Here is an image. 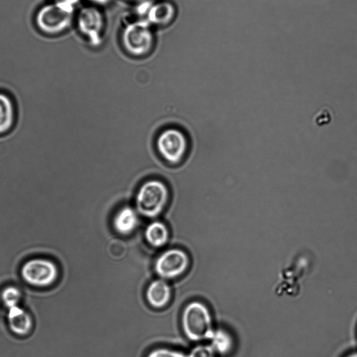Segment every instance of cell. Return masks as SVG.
<instances>
[{
	"instance_id": "obj_11",
	"label": "cell",
	"mask_w": 357,
	"mask_h": 357,
	"mask_svg": "<svg viewBox=\"0 0 357 357\" xmlns=\"http://www.w3.org/2000/svg\"><path fill=\"white\" fill-rule=\"evenodd\" d=\"M170 297L171 288L164 279L152 281L146 289V301L154 308L165 307L169 303Z\"/></svg>"
},
{
	"instance_id": "obj_20",
	"label": "cell",
	"mask_w": 357,
	"mask_h": 357,
	"mask_svg": "<svg viewBox=\"0 0 357 357\" xmlns=\"http://www.w3.org/2000/svg\"><path fill=\"white\" fill-rule=\"evenodd\" d=\"M332 115L330 109L323 107L315 114L314 120L319 126L328 125L332 121Z\"/></svg>"
},
{
	"instance_id": "obj_14",
	"label": "cell",
	"mask_w": 357,
	"mask_h": 357,
	"mask_svg": "<svg viewBox=\"0 0 357 357\" xmlns=\"http://www.w3.org/2000/svg\"><path fill=\"white\" fill-rule=\"evenodd\" d=\"M144 235L147 242L154 248L162 247L169 239L167 226L159 221L150 223L145 230Z\"/></svg>"
},
{
	"instance_id": "obj_4",
	"label": "cell",
	"mask_w": 357,
	"mask_h": 357,
	"mask_svg": "<svg viewBox=\"0 0 357 357\" xmlns=\"http://www.w3.org/2000/svg\"><path fill=\"white\" fill-rule=\"evenodd\" d=\"M121 43L125 51L132 56L146 55L154 44L151 25L145 19L128 23L121 33Z\"/></svg>"
},
{
	"instance_id": "obj_15",
	"label": "cell",
	"mask_w": 357,
	"mask_h": 357,
	"mask_svg": "<svg viewBox=\"0 0 357 357\" xmlns=\"http://www.w3.org/2000/svg\"><path fill=\"white\" fill-rule=\"evenodd\" d=\"M210 346L215 354L226 355L231 352L234 347V340L230 333L224 329L214 330L211 338Z\"/></svg>"
},
{
	"instance_id": "obj_23",
	"label": "cell",
	"mask_w": 357,
	"mask_h": 357,
	"mask_svg": "<svg viewBox=\"0 0 357 357\" xmlns=\"http://www.w3.org/2000/svg\"><path fill=\"white\" fill-rule=\"evenodd\" d=\"M345 357H357V352L351 353Z\"/></svg>"
},
{
	"instance_id": "obj_5",
	"label": "cell",
	"mask_w": 357,
	"mask_h": 357,
	"mask_svg": "<svg viewBox=\"0 0 357 357\" xmlns=\"http://www.w3.org/2000/svg\"><path fill=\"white\" fill-rule=\"evenodd\" d=\"M168 199L167 185L159 180H149L144 183L137 192V210L144 216L155 218L162 212Z\"/></svg>"
},
{
	"instance_id": "obj_7",
	"label": "cell",
	"mask_w": 357,
	"mask_h": 357,
	"mask_svg": "<svg viewBox=\"0 0 357 357\" xmlns=\"http://www.w3.org/2000/svg\"><path fill=\"white\" fill-rule=\"evenodd\" d=\"M187 139L179 130L169 128L162 131L157 139V149L160 155L168 162L176 164L185 154Z\"/></svg>"
},
{
	"instance_id": "obj_9",
	"label": "cell",
	"mask_w": 357,
	"mask_h": 357,
	"mask_svg": "<svg viewBox=\"0 0 357 357\" xmlns=\"http://www.w3.org/2000/svg\"><path fill=\"white\" fill-rule=\"evenodd\" d=\"M6 324L10 332L20 337L28 336L34 327L32 315L20 305L7 310Z\"/></svg>"
},
{
	"instance_id": "obj_3",
	"label": "cell",
	"mask_w": 357,
	"mask_h": 357,
	"mask_svg": "<svg viewBox=\"0 0 357 357\" xmlns=\"http://www.w3.org/2000/svg\"><path fill=\"white\" fill-rule=\"evenodd\" d=\"M20 275L27 285L38 289L48 288L58 281L60 271L56 263L47 257H36L26 260Z\"/></svg>"
},
{
	"instance_id": "obj_1",
	"label": "cell",
	"mask_w": 357,
	"mask_h": 357,
	"mask_svg": "<svg viewBox=\"0 0 357 357\" xmlns=\"http://www.w3.org/2000/svg\"><path fill=\"white\" fill-rule=\"evenodd\" d=\"M75 10V6L63 0L44 4L35 15L36 26L46 35H59L71 26Z\"/></svg>"
},
{
	"instance_id": "obj_22",
	"label": "cell",
	"mask_w": 357,
	"mask_h": 357,
	"mask_svg": "<svg viewBox=\"0 0 357 357\" xmlns=\"http://www.w3.org/2000/svg\"><path fill=\"white\" fill-rule=\"evenodd\" d=\"M63 1L68 2L74 6H76V5L78 4L81 0H63Z\"/></svg>"
},
{
	"instance_id": "obj_19",
	"label": "cell",
	"mask_w": 357,
	"mask_h": 357,
	"mask_svg": "<svg viewBox=\"0 0 357 357\" xmlns=\"http://www.w3.org/2000/svg\"><path fill=\"white\" fill-rule=\"evenodd\" d=\"M146 357H187V355L167 348H158L150 351Z\"/></svg>"
},
{
	"instance_id": "obj_21",
	"label": "cell",
	"mask_w": 357,
	"mask_h": 357,
	"mask_svg": "<svg viewBox=\"0 0 357 357\" xmlns=\"http://www.w3.org/2000/svg\"><path fill=\"white\" fill-rule=\"evenodd\" d=\"M96 6H105L108 4L112 0H89Z\"/></svg>"
},
{
	"instance_id": "obj_24",
	"label": "cell",
	"mask_w": 357,
	"mask_h": 357,
	"mask_svg": "<svg viewBox=\"0 0 357 357\" xmlns=\"http://www.w3.org/2000/svg\"><path fill=\"white\" fill-rule=\"evenodd\" d=\"M128 1H131V2H137V3H140L142 1H146V0H127Z\"/></svg>"
},
{
	"instance_id": "obj_6",
	"label": "cell",
	"mask_w": 357,
	"mask_h": 357,
	"mask_svg": "<svg viewBox=\"0 0 357 357\" xmlns=\"http://www.w3.org/2000/svg\"><path fill=\"white\" fill-rule=\"evenodd\" d=\"M76 24L81 34L94 46L100 44L104 28L102 12L96 6H84L80 9L76 17Z\"/></svg>"
},
{
	"instance_id": "obj_13",
	"label": "cell",
	"mask_w": 357,
	"mask_h": 357,
	"mask_svg": "<svg viewBox=\"0 0 357 357\" xmlns=\"http://www.w3.org/2000/svg\"><path fill=\"white\" fill-rule=\"evenodd\" d=\"M139 218L137 211L132 207L121 208L114 217L113 226L120 234L128 235L137 227Z\"/></svg>"
},
{
	"instance_id": "obj_8",
	"label": "cell",
	"mask_w": 357,
	"mask_h": 357,
	"mask_svg": "<svg viewBox=\"0 0 357 357\" xmlns=\"http://www.w3.org/2000/svg\"><path fill=\"white\" fill-rule=\"evenodd\" d=\"M189 257L182 250L172 248L162 252L156 259L155 271L162 279H172L188 268Z\"/></svg>"
},
{
	"instance_id": "obj_12",
	"label": "cell",
	"mask_w": 357,
	"mask_h": 357,
	"mask_svg": "<svg viewBox=\"0 0 357 357\" xmlns=\"http://www.w3.org/2000/svg\"><path fill=\"white\" fill-rule=\"evenodd\" d=\"M175 14L174 6L169 1H162L151 4L145 20L151 25L165 26L173 20Z\"/></svg>"
},
{
	"instance_id": "obj_10",
	"label": "cell",
	"mask_w": 357,
	"mask_h": 357,
	"mask_svg": "<svg viewBox=\"0 0 357 357\" xmlns=\"http://www.w3.org/2000/svg\"><path fill=\"white\" fill-rule=\"evenodd\" d=\"M17 116L13 98L7 92L0 91V137L12 131L17 121Z\"/></svg>"
},
{
	"instance_id": "obj_18",
	"label": "cell",
	"mask_w": 357,
	"mask_h": 357,
	"mask_svg": "<svg viewBox=\"0 0 357 357\" xmlns=\"http://www.w3.org/2000/svg\"><path fill=\"white\" fill-rule=\"evenodd\" d=\"M215 354L210 344H199L191 350L187 357H215Z\"/></svg>"
},
{
	"instance_id": "obj_2",
	"label": "cell",
	"mask_w": 357,
	"mask_h": 357,
	"mask_svg": "<svg viewBox=\"0 0 357 357\" xmlns=\"http://www.w3.org/2000/svg\"><path fill=\"white\" fill-rule=\"evenodd\" d=\"M181 324L186 337L195 342L209 340L214 331L208 308L199 301H192L185 307Z\"/></svg>"
},
{
	"instance_id": "obj_16",
	"label": "cell",
	"mask_w": 357,
	"mask_h": 357,
	"mask_svg": "<svg viewBox=\"0 0 357 357\" xmlns=\"http://www.w3.org/2000/svg\"><path fill=\"white\" fill-rule=\"evenodd\" d=\"M22 298L21 289L14 284H8L3 287L0 291L1 303L7 310L20 305Z\"/></svg>"
},
{
	"instance_id": "obj_17",
	"label": "cell",
	"mask_w": 357,
	"mask_h": 357,
	"mask_svg": "<svg viewBox=\"0 0 357 357\" xmlns=\"http://www.w3.org/2000/svg\"><path fill=\"white\" fill-rule=\"evenodd\" d=\"M107 251L111 257L119 259L125 256L126 246L122 241L114 240L109 243Z\"/></svg>"
}]
</instances>
